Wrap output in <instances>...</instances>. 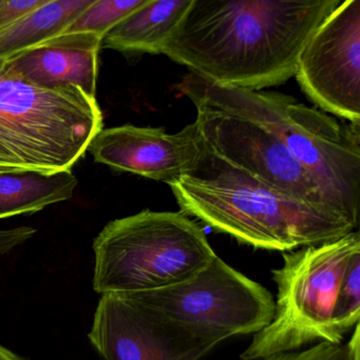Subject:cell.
Here are the masks:
<instances>
[{
  "instance_id": "obj_1",
  "label": "cell",
  "mask_w": 360,
  "mask_h": 360,
  "mask_svg": "<svg viewBox=\"0 0 360 360\" xmlns=\"http://www.w3.org/2000/svg\"><path fill=\"white\" fill-rule=\"evenodd\" d=\"M342 0H194L162 54L218 84L249 90L295 75L313 34Z\"/></svg>"
},
{
  "instance_id": "obj_2",
  "label": "cell",
  "mask_w": 360,
  "mask_h": 360,
  "mask_svg": "<svg viewBox=\"0 0 360 360\" xmlns=\"http://www.w3.org/2000/svg\"><path fill=\"white\" fill-rule=\"evenodd\" d=\"M169 186L180 212L255 249L293 251L355 230L340 214L293 198L232 166L204 141L194 168Z\"/></svg>"
},
{
  "instance_id": "obj_3",
  "label": "cell",
  "mask_w": 360,
  "mask_h": 360,
  "mask_svg": "<svg viewBox=\"0 0 360 360\" xmlns=\"http://www.w3.org/2000/svg\"><path fill=\"white\" fill-rule=\"evenodd\" d=\"M175 88L194 91L275 133L318 186L328 205L359 226L360 124L340 122L289 95L218 84L194 72Z\"/></svg>"
},
{
  "instance_id": "obj_4",
  "label": "cell",
  "mask_w": 360,
  "mask_h": 360,
  "mask_svg": "<svg viewBox=\"0 0 360 360\" xmlns=\"http://www.w3.org/2000/svg\"><path fill=\"white\" fill-rule=\"evenodd\" d=\"M101 129L97 99L36 86L0 58V172L71 170Z\"/></svg>"
},
{
  "instance_id": "obj_5",
  "label": "cell",
  "mask_w": 360,
  "mask_h": 360,
  "mask_svg": "<svg viewBox=\"0 0 360 360\" xmlns=\"http://www.w3.org/2000/svg\"><path fill=\"white\" fill-rule=\"evenodd\" d=\"M97 293L151 291L187 281L217 254L196 222L150 210L106 224L93 243Z\"/></svg>"
},
{
  "instance_id": "obj_6",
  "label": "cell",
  "mask_w": 360,
  "mask_h": 360,
  "mask_svg": "<svg viewBox=\"0 0 360 360\" xmlns=\"http://www.w3.org/2000/svg\"><path fill=\"white\" fill-rule=\"evenodd\" d=\"M302 248L283 254V266L273 270L278 290L274 316L255 334L241 359L260 360L316 342L342 344L332 316L349 260L360 251L359 232Z\"/></svg>"
},
{
  "instance_id": "obj_7",
  "label": "cell",
  "mask_w": 360,
  "mask_h": 360,
  "mask_svg": "<svg viewBox=\"0 0 360 360\" xmlns=\"http://www.w3.org/2000/svg\"><path fill=\"white\" fill-rule=\"evenodd\" d=\"M125 293L171 323L222 342L258 333L275 313L271 292L217 255L187 281L162 289Z\"/></svg>"
},
{
  "instance_id": "obj_8",
  "label": "cell",
  "mask_w": 360,
  "mask_h": 360,
  "mask_svg": "<svg viewBox=\"0 0 360 360\" xmlns=\"http://www.w3.org/2000/svg\"><path fill=\"white\" fill-rule=\"evenodd\" d=\"M178 91L194 103L201 136L218 156L293 198L333 211L318 186L275 133L194 91Z\"/></svg>"
},
{
  "instance_id": "obj_9",
  "label": "cell",
  "mask_w": 360,
  "mask_h": 360,
  "mask_svg": "<svg viewBox=\"0 0 360 360\" xmlns=\"http://www.w3.org/2000/svg\"><path fill=\"white\" fill-rule=\"evenodd\" d=\"M88 338L104 360H201L222 342L171 323L128 293L101 295Z\"/></svg>"
},
{
  "instance_id": "obj_10",
  "label": "cell",
  "mask_w": 360,
  "mask_h": 360,
  "mask_svg": "<svg viewBox=\"0 0 360 360\" xmlns=\"http://www.w3.org/2000/svg\"><path fill=\"white\" fill-rule=\"evenodd\" d=\"M294 76L323 111L360 124V0H345L321 23Z\"/></svg>"
},
{
  "instance_id": "obj_11",
  "label": "cell",
  "mask_w": 360,
  "mask_h": 360,
  "mask_svg": "<svg viewBox=\"0 0 360 360\" xmlns=\"http://www.w3.org/2000/svg\"><path fill=\"white\" fill-rule=\"evenodd\" d=\"M202 141L196 122L175 134L162 128L125 124L101 129L88 150L99 164L169 186L194 168Z\"/></svg>"
},
{
  "instance_id": "obj_12",
  "label": "cell",
  "mask_w": 360,
  "mask_h": 360,
  "mask_svg": "<svg viewBox=\"0 0 360 360\" xmlns=\"http://www.w3.org/2000/svg\"><path fill=\"white\" fill-rule=\"evenodd\" d=\"M103 38L63 34L8 59L27 82L46 89L74 86L95 98Z\"/></svg>"
},
{
  "instance_id": "obj_13",
  "label": "cell",
  "mask_w": 360,
  "mask_h": 360,
  "mask_svg": "<svg viewBox=\"0 0 360 360\" xmlns=\"http://www.w3.org/2000/svg\"><path fill=\"white\" fill-rule=\"evenodd\" d=\"M194 0H152L112 27L103 48L123 53L162 54Z\"/></svg>"
},
{
  "instance_id": "obj_14",
  "label": "cell",
  "mask_w": 360,
  "mask_h": 360,
  "mask_svg": "<svg viewBox=\"0 0 360 360\" xmlns=\"http://www.w3.org/2000/svg\"><path fill=\"white\" fill-rule=\"evenodd\" d=\"M77 179L71 170L0 172V219L34 213L73 196Z\"/></svg>"
},
{
  "instance_id": "obj_15",
  "label": "cell",
  "mask_w": 360,
  "mask_h": 360,
  "mask_svg": "<svg viewBox=\"0 0 360 360\" xmlns=\"http://www.w3.org/2000/svg\"><path fill=\"white\" fill-rule=\"evenodd\" d=\"M97 1L52 0L4 27L0 30V58H10L65 33Z\"/></svg>"
},
{
  "instance_id": "obj_16",
  "label": "cell",
  "mask_w": 360,
  "mask_h": 360,
  "mask_svg": "<svg viewBox=\"0 0 360 360\" xmlns=\"http://www.w3.org/2000/svg\"><path fill=\"white\" fill-rule=\"evenodd\" d=\"M360 319V251L355 252L349 260L342 277V285L334 304V331L340 342L351 333Z\"/></svg>"
},
{
  "instance_id": "obj_17",
  "label": "cell",
  "mask_w": 360,
  "mask_h": 360,
  "mask_svg": "<svg viewBox=\"0 0 360 360\" xmlns=\"http://www.w3.org/2000/svg\"><path fill=\"white\" fill-rule=\"evenodd\" d=\"M150 1L152 0H99L63 34H91L104 40L112 27Z\"/></svg>"
},
{
  "instance_id": "obj_18",
  "label": "cell",
  "mask_w": 360,
  "mask_h": 360,
  "mask_svg": "<svg viewBox=\"0 0 360 360\" xmlns=\"http://www.w3.org/2000/svg\"><path fill=\"white\" fill-rule=\"evenodd\" d=\"M260 360H360V326L348 342L340 345L318 342L304 350L279 353Z\"/></svg>"
},
{
  "instance_id": "obj_19",
  "label": "cell",
  "mask_w": 360,
  "mask_h": 360,
  "mask_svg": "<svg viewBox=\"0 0 360 360\" xmlns=\"http://www.w3.org/2000/svg\"><path fill=\"white\" fill-rule=\"evenodd\" d=\"M52 0H0V30L27 16Z\"/></svg>"
},
{
  "instance_id": "obj_20",
  "label": "cell",
  "mask_w": 360,
  "mask_h": 360,
  "mask_svg": "<svg viewBox=\"0 0 360 360\" xmlns=\"http://www.w3.org/2000/svg\"><path fill=\"white\" fill-rule=\"evenodd\" d=\"M36 231L29 226L0 230V253H6L32 236Z\"/></svg>"
}]
</instances>
